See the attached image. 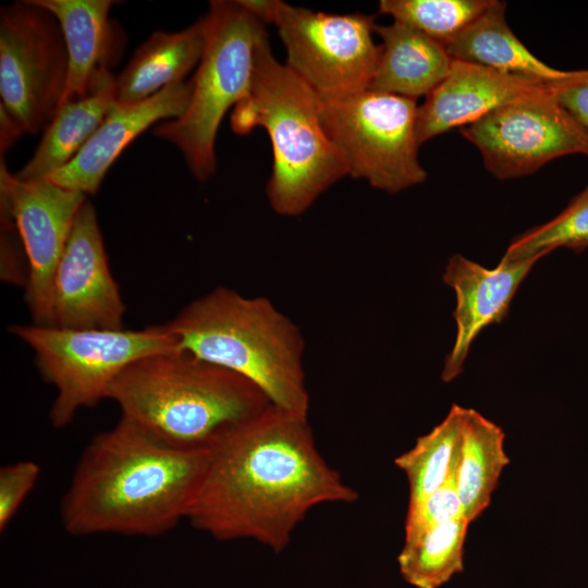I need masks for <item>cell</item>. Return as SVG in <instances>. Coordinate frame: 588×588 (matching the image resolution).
I'll list each match as a JSON object with an SVG mask.
<instances>
[{
	"instance_id": "obj_1",
	"label": "cell",
	"mask_w": 588,
	"mask_h": 588,
	"mask_svg": "<svg viewBox=\"0 0 588 588\" xmlns=\"http://www.w3.org/2000/svg\"><path fill=\"white\" fill-rule=\"evenodd\" d=\"M357 499L317 449L308 416L271 404L210 450L186 519L216 540L280 553L314 507Z\"/></svg>"
},
{
	"instance_id": "obj_2",
	"label": "cell",
	"mask_w": 588,
	"mask_h": 588,
	"mask_svg": "<svg viewBox=\"0 0 588 588\" xmlns=\"http://www.w3.org/2000/svg\"><path fill=\"white\" fill-rule=\"evenodd\" d=\"M210 451L169 448L120 418L85 446L60 503L73 536L154 537L186 519Z\"/></svg>"
},
{
	"instance_id": "obj_3",
	"label": "cell",
	"mask_w": 588,
	"mask_h": 588,
	"mask_svg": "<svg viewBox=\"0 0 588 588\" xmlns=\"http://www.w3.org/2000/svg\"><path fill=\"white\" fill-rule=\"evenodd\" d=\"M108 399L120 407L122 419L182 451H210L271 405L249 380L181 351L133 363L115 379Z\"/></svg>"
},
{
	"instance_id": "obj_4",
	"label": "cell",
	"mask_w": 588,
	"mask_h": 588,
	"mask_svg": "<svg viewBox=\"0 0 588 588\" xmlns=\"http://www.w3.org/2000/svg\"><path fill=\"white\" fill-rule=\"evenodd\" d=\"M167 323L179 351L244 377L272 405L308 416L304 336L269 298L218 286Z\"/></svg>"
},
{
	"instance_id": "obj_5",
	"label": "cell",
	"mask_w": 588,
	"mask_h": 588,
	"mask_svg": "<svg viewBox=\"0 0 588 588\" xmlns=\"http://www.w3.org/2000/svg\"><path fill=\"white\" fill-rule=\"evenodd\" d=\"M231 126L238 134L266 128L273 154L266 194L278 215L304 213L348 175L344 158L321 124L318 95L273 57L268 35L255 49L250 90L234 107Z\"/></svg>"
},
{
	"instance_id": "obj_6",
	"label": "cell",
	"mask_w": 588,
	"mask_h": 588,
	"mask_svg": "<svg viewBox=\"0 0 588 588\" xmlns=\"http://www.w3.org/2000/svg\"><path fill=\"white\" fill-rule=\"evenodd\" d=\"M205 20L206 42L188 106L179 118L154 128L181 150L198 181L216 172L219 125L226 111L248 96L255 49L267 35L265 23L238 1H211Z\"/></svg>"
},
{
	"instance_id": "obj_7",
	"label": "cell",
	"mask_w": 588,
	"mask_h": 588,
	"mask_svg": "<svg viewBox=\"0 0 588 588\" xmlns=\"http://www.w3.org/2000/svg\"><path fill=\"white\" fill-rule=\"evenodd\" d=\"M10 331L35 354L41 378L56 389L49 419L68 426L82 408L108 399L115 379L133 363L179 351L168 323L143 329H71L20 324Z\"/></svg>"
},
{
	"instance_id": "obj_8",
	"label": "cell",
	"mask_w": 588,
	"mask_h": 588,
	"mask_svg": "<svg viewBox=\"0 0 588 588\" xmlns=\"http://www.w3.org/2000/svg\"><path fill=\"white\" fill-rule=\"evenodd\" d=\"M415 99L365 89L319 97L321 124L344 158L348 175L390 194L422 183Z\"/></svg>"
},
{
	"instance_id": "obj_9",
	"label": "cell",
	"mask_w": 588,
	"mask_h": 588,
	"mask_svg": "<svg viewBox=\"0 0 588 588\" xmlns=\"http://www.w3.org/2000/svg\"><path fill=\"white\" fill-rule=\"evenodd\" d=\"M68 49L59 22L34 0L0 10V105L25 133L45 130L68 78Z\"/></svg>"
},
{
	"instance_id": "obj_10",
	"label": "cell",
	"mask_w": 588,
	"mask_h": 588,
	"mask_svg": "<svg viewBox=\"0 0 588 588\" xmlns=\"http://www.w3.org/2000/svg\"><path fill=\"white\" fill-rule=\"evenodd\" d=\"M272 23L286 50V66L318 97L368 89L381 53L372 15L314 12L277 0Z\"/></svg>"
},
{
	"instance_id": "obj_11",
	"label": "cell",
	"mask_w": 588,
	"mask_h": 588,
	"mask_svg": "<svg viewBox=\"0 0 588 588\" xmlns=\"http://www.w3.org/2000/svg\"><path fill=\"white\" fill-rule=\"evenodd\" d=\"M499 180L534 173L562 156H588V133L551 88L502 106L461 128Z\"/></svg>"
},
{
	"instance_id": "obj_12",
	"label": "cell",
	"mask_w": 588,
	"mask_h": 588,
	"mask_svg": "<svg viewBox=\"0 0 588 588\" xmlns=\"http://www.w3.org/2000/svg\"><path fill=\"white\" fill-rule=\"evenodd\" d=\"M87 195L48 179L25 181L0 161V209L15 223L27 261L25 302L33 323L51 326V282L75 216Z\"/></svg>"
},
{
	"instance_id": "obj_13",
	"label": "cell",
	"mask_w": 588,
	"mask_h": 588,
	"mask_svg": "<svg viewBox=\"0 0 588 588\" xmlns=\"http://www.w3.org/2000/svg\"><path fill=\"white\" fill-rule=\"evenodd\" d=\"M51 326L123 328L125 305L109 268L97 215L86 199L77 211L51 282Z\"/></svg>"
},
{
	"instance_id": "obj_14",
	"label": "cell",
	"mask_w": 588,
	"mask_h": 588,
	"mask_svg": "<svg viewBox=\"0 0 588 588\" xmlns=\"http://www.w3.org/2000/svg\"><path fill=\"white\" fill-rule=\"evenodd\" d=\"M549 88L550 82L453 59L448 75L417 108L419 145L452 128L464 127L502 106L540 95Z\"/></svg>"
},
{
	"instance_id": "obj_15",
	"label": "cell",
	"mask_w": 588,
	"mask_h": 588,
	"mask_svg": "<svg viewBox=\"0 0 588 588\" xmlns=\"http://www.w3.org/2000/svg\"><path fill=\"white\" fill-rule=\"evenodd\" d=\"M538 260L507 262L501 259L497 267L488 269L458 254L449 259L442 279L456 295L453 313L456 336L445 357L441 375L444 382L462 373L470 346L480 332L506 317L518 286Z\"/></svg>"
},
{
	"instance_id": "obj_16",
	"label": "cell",
	"mask_w": 588,
	"mask_h": 588,
	"mask_svg": "<svg viewBox=\"0 0 588 588\" xmlns=\"http://www.w3.org/2000/svg\"><path fill=\"white\" fill-rule=\"evenodd\" d=\"M192 89V81L180 82L140 102H114L78 154L47 179L85 195L96 194L109 168L133 139L156 122L183 114Z\"/></svg>"
},
{
	"instance_id": "obj_17",
	"label": "cell",
	"mask_w": 588,
	"mask_h": 588,
	"mask_svg": "<svg viewBox=\"0 0 588 588\" xmlns=\"http://www.w3.org/2000/svg\"><path fill=\"white\" fill-rule=\"evenodd\" d=\"M115 102V76L100 68L87 94L61 105L44 130L27 163L15 174L25 181L47 179L66 166L83 148Z\"/></svg>"
},
{
	"instance_id": "obj_18",
	"label": "cell",
	"mask_w": 588,
	"mask_h": 588,
	"mask_svg": "<svg viewBox=\"0 0 588 588\" xmlns=\"http://www.w3.org/2000/svg\"><path fill=\"white\" fill-rule=\"evenodd\" d=\"M375 33L383 44L368 89L416 100L448 75L453 59L442 44L397 21L376 25Z\"/></svg>"
},
{
	"instance_id": "obj_19",
	"label": "cell",
	"mask_w": 588,
	"mask_h": 588,
	"mask_svg": "<svg viewBox=\"0 0 588 588\" xmlns=\"http://www.w3.org/2000/svg\"><path fill=\"white\" fill-rule=\"evenodd\" d=\"M206 42V20L173 33H152L115 76V103L146 100L175 83L199 63Z\"/></svg>"
},
{
	"instance_id": "obj_20",
	"label": "cell",
	"mask_w": 588,
	"mask_h": 588,
	"mask_svg": "<svg viewBox=\"0 0 588 588\" xmlns=\"http://www.w3.org/2000/svg\"><path fill=\"white\" fill-rule=\"evenodd\" d=\"M59 22L68 49L69 70L60 101L63 105L84 97L94 75L108 68L111 0H34ZM58 107V108H59Z\"/></svg>"
},
{
	"instance_id": "obj_21",
	"label": "cell",
	"mask_w": 588,
	"mask_h": 588,
	"mask_svg": "<svg viewBox=\"0 0 588 588\" xmlns=\"http://www.w3.org/2000/svg\"><path fill=\"white\" fill-rule=\"evenodd\" d=\"M506 4L493 0L490 8L445 48L452 59L481 64L504 73L553 82L561 71L542 62L516 37L505 19Z\"/></svg>"
},
{
	"instance_id": "obj_22",
	"label": "cell",
	"mask_w": 588,
	"mask_h": 588,
	"mask_svg": "<svg viewBox=\"0 0 588 588\" xmlns=\"http://www.w3.org/2000/svg\"><path fill=\"white\" fill-rule=\"evenodd\" d=\"M504 439L498 425L464 407L455 488L469 524L489 506L500 475L510 462Z\"/></svg>"
},
{
	"instance_id": "obj_23",
	"label": "cell",
	"mask_w": 588,
	"mask_h": 588,
	"mask_svg": "<svg viewBox=\"0 0 588 588\" xmlns=\"http://www.w3.org/2000/svg\"><path fill=\"white\" fill-rule=\"evenodd\" d=\"M468 525L460 517L405 536L397 555L404 580L415 588H439L463 572Z\"/></svg>"
},
{
	"instance_id": "obj_24",
	"label": "cell",
	"mask_w": 588,
	"mask_h": 588,
	"mask_svg": "<svg viewBox=\"0 0 588 588\" xmlns=\"http://www.w3.org/2000/svg\"><path fill=\"white\" fill-rule=\"evenodd\" d=\"M464 407L453 404L445 418L414 446L394 460L404 471L408 487V507L425 500L455 475L462 438Z\"/></svg>"
},
{
	"instance_id": "obj_25",
	"label": "cell",
	"mask_w": 588,
	"mask_h": 588,
	"mask_svg": "<svg viewBox=\"0 0 588 588\" xmlns=\"http://www.w3.org/2000/svg\"><path fill=\"white\" fill-rule=\"evenodd\" d=\"M493 0H381L379 11L446 46Z\"/></svg>"
},
{
	"instance_id": "obj_26",
	"label": "cell",
	"mask_w": 588,
	"mask_h": 588,
	"mask_svg": "<svg viewBox=\"0 0 588 588\" xmlns=\"http://www.w3.org/2000/svg\"><path fill=\"white\" fill-rule=\"evenodd\" d=\"M561 247L574 252L588 247V186L552 220L517 235L502 260L540 259Z\"/></svg>"
},
{
	"instance_id": "obj_27",
	"label": "cell",
	"mask_w": 588,
	"mask_h": 588,
	"mask_svg": "<svg viewBox=\"0 0 588 588\" xmlns=\"http://www.w3.org/2000/svg\"><path fill=\"white\" fill-rule=\"evenodd\" d=\"M464 517L455 488V475L425 500L407 509L405 536H411L433 525Z\"/></svg>"
},
{
	"instance_id": "obj_28",
	"label": "cell",
	"mask_w": 588,
	"mask_h": 588,
	"mask_svg": "<svg viewBox=\"0 0 588 588\" xmlns=\"http://www.w3.org/2000/svg\"><path fill=\"white\" fill-rule=\"evenodd\" d=\"M40 467L33 461H19L0 469V531L5 530L21 504L36 485Z\"/></svg>"
},
{
	"instance_id": "obj_29",
	"label": "cell",
	"mask_w": 588,
	"mask_h": 588,
	"mask_svg": "<svg viewBox=\"0 0 588 588\" xmlns=\"http://www.w3.org/2000/svg\"><path fill=\"white\" fill-rule=\"evenodd\" d=\"M1 277L25 287L27 261L17 229L10 215L1 210Z\"/></svg>"
},
{
	"instance_id": "obj_30",
	"label": "cell",
	"mask_w": 588,
	"mask_h": 588,
	"mask_svg": "<svg viewBox=\"0 0 588 588\" xmlns=\"http://www.w3.org/2000/svg\"><path fill=\"white\" fill-rule=\"evenodd\" d=\"M556 100L588 133V69L566 71L565 75L550 82Z\"/></svg>"
},
{
	"instance_id": "obj_31",
	"label": "cell",
	"mask_w": 588,
	"mask_h": 588,
	"mask_svg": "<svg viewBox=\"0 0 588 588\" xmlns=\"http://www.w3.org/2000/svg\"><path fill=\"white\" fill-rule=\"evenodd\" d=\"M19 122L0 105V152L1 157L24 134Z\"/></svg>"
}]
</instances>
